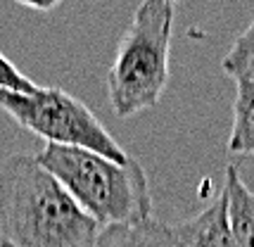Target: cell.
Instances as JSON below:
<instances>
[{
	"label": "cell",
	"instance_id": "6da1fadb",
	"mask_svg": "<svg viewBox=\"0 0 254 247\" xmlns=\"http://www.w3.org/2000/svg\"><path fill=\"white\" fill-rule=\"evenodd\" d=\"M102 226L45 171L36 155L0 167V233L12 247H93Z\"/></svg>",
	"mask_w": 254,
	"mask_h": 247
},
{
	"label": "cell",
	"instance_id": "7a4b0ae2",
	"mask_svg": "<svg viewBox=\"0 0 254 247\" xmlns=\"http://www.w3.org/2000/svg\"><path fill=\"white\" fill-rule=\"evenodd\" d=\"M36 159L102 228L152 216L150 183L138 159L114 162L100 152L69 145H45Z\"/></svg>",
	"mask_w": 254,
	"mask_h": 247
},
{
	"label": "cell",
	"instance_id": "3957f363",
	"mask_svg": "<svg viewBox=\"0 0 254 247\" xmlns=\"http://www.w3.org/2000/svg\"><path fill=\"white\" fill-rule=\"evenodd\" d=\"M176 5L171 0H145L131 17L107 71V95L119 117H133L157 107L169 83V53Z\"/></svg>",
	"mask_w": 254,
	"mask_h": 247
},
{
	"label": "cell",
	"instance_id": "277c9868",
	"mask_svg": "<svg viewBox=\"0 0 254 247\" xmlns=\"http://www.w3.org/2000/svg\"><path fill=\"white\" fill-rule=\"evenodd\" d=\"M0 110H5L22 128L48 140V145L86 147L114 162L128 159L93 110L62 88L38 86L33 93L0 88Z\"/></svg>",
	"mask_w": 254,
	"mask_h": 247
},
{
	"label": "cell",
	"instance_id": "5b68a950",
	"mask_svg": "<svg viewBox=\"0 0 254 247\" xmlns=\"http://www.w3.org/2000/svg\"><path fill=\"white\" fill-rule=\"evenodd\" d=\"M183 247H240L228 219V197L219 192L197 216L174 226Z\"/></svg>",
	"mask_w": 254,
	"mask_h": 247
},
{
	"label": "cell",
	"instance_id": "8992f818",
	"mask_svg": "<svg viewBox=\"0 0 254 247\" xmlns=\"http://www.w3.org/2000/svg\"><path fill=\"white\" fill-rule=\"evenodd\" d=\"M93 247H183V243L174 226L150 216L135 224L105 226Z\"/></svg>",
	"mask_w": 254,
	"mask_h": 247
},
{
	"label": "cell",
	"instance_id": "52a82bcc",
	"mask_svg": "<svg viewBox=\"0 0 254 247\" xmlns=\"http://www.w3.org/2000/svg\"><path fill=\"white\" fill-rule=\"evenodd\" d=\"M223 192L228 197V219L238 245L254 247V190L247 188L235 164L226 167Z\"/></svg>",
	"mask_w": 254,
	"mask_h": 247
},
{
	"label": "cell",
	"instance_id": "ba28073f",
	"mask_svg": "<svg viewBox=\"0 0 254 247\" xmlns=\"http://www.w3.org/2000/svg\"><path fill=\"white\" fill-rule=\"evenodd\" d=\"M231 155H254V86L238 81L233 100V126L228 135Z\"/></svg>",
	"mask_w": 254,
	"mask_h": 247
},
{
	"label": "cell",
	"instance_id": "9c48e42d",
	"mask_svg": "<svg viewBox=\"0 0 254 247\" xmlns=\"http://www.w3.org/2000/svg\"><path fill=\"white\" fill-rule=\"evenodd\" d=\"M221 69L231 79H235V83L247 81L254 86V22L235 38V43L223 57Z\"/></svg>",
	"mask_w": 254,
	"mask_h": 247
},
{
	"label": "cell",
	"instance_id": "30bf717a",
	"mask_svg": "<svg viewBox=\"0 0 254 247\" xmlns=\"http://www.w3.org/2000/svg\"><path fill=\"white\" fill-rule=\"evenodd\" d=\"M0 88L14 90V93H33L38 86L0 53Z\"/></svg>",
	"mask_w": 254,
	"mask_h": 247
},
{
	"label": "cell",
	"instance_id": "8fae6325",
	"mask_svg": "<svg viewBox=\"0 0 254 247\" xmlns=\"http://www.w3.org/2000/svg\"><path fill=\"white\" fill-rule=\"evenodd\" d=\"M26 7H31V10H41V12H48V10H55L57 7V2H24Z\"/></svg>",
	"mask_w": 254,
	"mask_h": 247
},
{
	"label": "cell",
	"instance_id": "7c38bea8",
	"mask_svg": "<svg viewBox=\"0 0 254 247\" xmlns=\"http://www.w3.org/2000/svg\"><path fill=\"white\" fill-rule=\"evenodd\" d=\"M0 247H12V245L7 243V240H2V238H0Z\"/></svg>",
	"mask_w": 254,
	"mask_h": 247
}]
</instances>
